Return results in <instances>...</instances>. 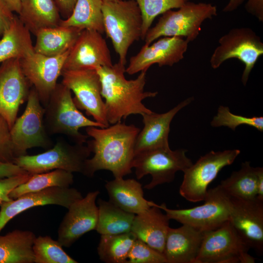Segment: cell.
Here are the masks:
<instances>
[{
    "label": "cell",
    "instance_id": "4316f807",
    "mask_svg": "<svg viewBox=\"0 0 263 263\" xmlns=\"http://www.w3.org/2000/svg\"><path fill=\"white\" fill-rule=\"evenodd\" d=\"M0 40V63L11 59H21L34 53L30 32L20 20L15 18Z\"/></svg>",
    "mask_w": 263,
    "mask_h": 263
},
{
    "label": "cell",
    "instance_id": "4dcf8cb0",
    "mask_svg": "<svg viewBox=\"0 0 263 263\" xmlns=\"http://www.w3.org/2000/svg\"><path fill=\"white\" fill-rule=\"evenodd\" d=\"M262 167H253L250 163H242L240 169L233 171L220 185L231 197L253 199L257 196L258 175Z\"/></svg>",
    "mask_w": 263,
    "mask_h": 263
},
{
    "label": "cell",
    "instance_id": "d6986e66",
    "mask_svg": "<svg viewBox=\"0 0 263 263\" xmlns=\"http://www.w3.org/2000/svg\"><path fill=\"white\" fill-rule=\"evenodd\" d=\"M112 65L110 51L102 34L85 29L81 31L70 49L62 71L96 70L99 67Z\"/></svg>",
    "mask_w": 263,
    "mask_h": 263
},
{
    "label": "cell",
    "instance_id": "2e32d148",
    "mask_svg": "<svg viewBox=\"0 0 263 263\" xmlns=\"http://www.w3.org/2000/svg\"><path fill=\"white\" fill-rule=\"evenodd\" d=\"M82 197L80 192L75 188L54 187L27 193L10 201L3 202L0 205V232L10 220L29 208L56 205L68 209Z\"/></svg>",
    "mask_w": 263,
    "mask_h": 263
},
{
    "label": "cell",
    "instance_id": "8d00e7d4",
    "mask_svg": "<svg viewBox=\"0 0 263 263\" xmlns=\"http://www.w3.org/2000/svg\"><path fill=\"white\" fill-rule=\"evenodd\" d=\"M127 263H167L162 253L136 238L128 254Z\"/></svg>",
    "mask_w": 263,
    "mask_h": 263
},
{
    "label": "cell",
    "instance_id": "7dc6e473",
    "mask_svg": "<svg viewBox=\"0 0 263 263\" xmlns=\"http://www.w3.org/2000/svg\"><path fill=\"white\" fill-rule=\"evenodd\" d=\"M109 0V1H117L120 0Z\"/></svg>",
    "mask_w": 263,
    "mask_h": 263
},
{
    "label": "cell",
    "instance_id": "603a6c76",
    "mask_svg": "<svg viewBox=\"0 0 263 263\" xmlns=\"http://www.w3.org/2000/svg\"><path fill=\"white\" fill-rule=\"evenodd\" d=\"M150 206L148 209L135 215L131 231L137 238L163 254L170 219L157 204L150 202Z\"/></svg>",
    "mask_w": 263,
    "mask_h": 263
},
{
    "label": "cell",
    "instance_id": "ac0fdd59",
    "mask_svg": "<svg viewBox=\"0 0 263 263\" xmlns=\"http://www.w3.org/2000/svg\"><path fill=\"white\" fill-rule=\"evenodd\" d=\"M98 190L91 191L68 208L58 229V242L69 247L86 233L95 230L98 221V208L95 201Z\"/></svg>",
    "mask_w": 263,
    "mask_h": 263
},
{
    "label": "cell",
    "instance_id": "5b68a950",
    "mask_svg": "<svg viewBox=\"0 0 263 263\" xmlns=\"http://www.w3.org/2000/svg\"><path fill=\"white\" fill-rule=\"evenodd\" d=\"M178 9L162 14L155 25L148 31L145 44L163 37H185L188 42L192 41L199 35L203 22L217 15L216 6L210 3L188 1Z\"/></svg>",
    "mask_w": 263,
    "mask_h": 263
},
{
    "label": "cell",
    "instance_id": "484cf974",
    "mask_svg": "<svg viewBox=\"0 0 263 263\" xmlns=\"http://www.w3.org/2000/svg\"><path fill=\"white\" fill-rule=\"evenodd\" d=\"M81 31L59 25L40 29L35 34L34 52L46 56L62 54L71 48Z\"/></svg>",
    "mask_w": 263,
    "mask_h": 263
},
{
    "label": "cell",
    "instance_id": "ba28073f",
    "mask_svg": "<svg viewBox=\"0 0 263 263\" xmlns=\"http://www.w3.org/2000/svg\"><path fill=\"white\" fill-rule=\"evenodd\" d=\"M249 249L228 220L216 229L204 232L194 263H254Z\"/></svg>",
    "mask_w": 263,
    "mask_h": 263
},
{
    "label": "cell",
    "instance_id": "d6a6232c",
    "mask_svg": "<svg viewBox=\"0 0 263 263\" xmlns=\"http://www.w3.org/2000/svg\"><path fill=\"white\" fill-rule=\"evenodd\" d=\"M136 238L132 231L101 235L97 247L100 259L107 263H127L129 253Z\"/></svg>",
    "mask_w": 263,
    "mask_h": 263
},
{
    "label": "cell",
    "instance_id": "bcb514c9",
    "mask_svg": "<svg viewBox=\"0 0 263 263\" xmlns=\"http://www.w3.org/2000/svg\"><path fill=\"white\" fill-rule=\"evenodd\" d=\"M13 12L19 14L21 0H2Z\"/></svg>",
    "mask_w": 263,
    "mask_h": 263
},
{
    "label": "cell",
    "instance_id": "ffe728a7",
    "mask_svg": "<svg viewBox=\"0 0 263 263\" xmlns=\"http://www.w3.org/2000/svg\"><path fill=\"white\" fill-rule=\"evenodd\" d=\"M188 42L180 37H163L151 44H145L130 59L126 72L133 75L147 71L153 64L172 66L184 58Z\"/></svg>",
    "mask_w": 263,
    "mask_h": 263
},
{
    "label": "cell",
    "instance_id": "cb8c5ba5",
    "mask_svg": "<svg viewBox=\"0 0 263 263\" xmlns=\"http://www.w3.org/2000/svg\"><path fill=\"white\" fill-rule=\"evenodd\" d=\"M111 203L122 210L135 215L150 207V201L144 197L141 184L134 179L115 178L105 185Z\"/></svg>",
    "mask_w": 263,
    "mask_h": 263
},
{
    "label": "cell",
    "instance_id": "4fadbf2b",
    "mask_svg": "<svg viewBox=\"0 0 263 263\" xmlns=\"http://www.w3.org/2000/svg\"><path fill=\"white\" fill-rule=\"evenodd\" d=\"M62 83L75 94L74 101L78 109L104 127L110 126L101 95V84L95 69L62 71Z\"/></svg>",
    "mask_w": 263,
    "mask_h": 263
},
{
    "label": "cell",
    "instance_id": "f35d334b",
    "mask_svg": "<svg viewBox=\"0 0 263 263\" xmlns=\"http://www.w3.org/2000/svg\"><path fill=\"white\" fill-rule=\"evenodd\" d=\"M31 176L28 173L0 179V205L3 202L13 199L9 197L10 192L17 186L27 181Z\"/></svg>",
    "mask_w": 263,
    "mask_h": 263
},
{
    "label": "cell",
    "instance_id": "60d3db41",
    "mask_svg": "<svg viewBox=\"0 0 263 263\" xmlns=\"http://www.w3.org/2000/svg\"><path fill=\"white\" fill-rule=\"evenodd\" d=\"M26 173L28 172L15 164L0 162V179Z\"/></svg>",
    "mask_w": 263,
    "mask_h": 263
},
{
    "label": "cell",
    "instance_id": "5bb4252c",
    "mask_svg": "<svg viewBox=\"0 0 263 263\" xmlns=\"http://www.w3.org/2000/svg\"><path fill=\"white\" fill-rule=\"evenodd\" d=\"M20 59H11L0 65V115L11 129L19 106L27 100L30 83L24 75Z\"/></svg>",
    "mask_w": 263,
    "mask_h": 263
},
{
    "label": "cell",
    "instance_id": "d590c367",
    "mask_svg": "<svg viewBox=\"0 0 263 263\" xmlns=\"http://www.w3.org/2000/svg\"><path fill=\"white\" fill-rule=\"evenodd\" d=\"M213 127L226 126L235 131L236 128L242 125L253 127L261 132L263 131V117H246L233 114L228 107L220 106L217 113L210 122Z\"/></svg>",
    "mask_w": 263,
    "mask_h": 263
},
{
    "label": "cell",
    "instance_id": "74e56055",
    "mask_svg": "<svg viewBox=\"0 0 263 263\" xmlns=\"http://www.w3.org/2000/svg\"><path fill=\"white\" fill-rule=\"evenodd\" d=\"M6 120L0 115V162L14 163L17 158Z\"/></svg>",
    "mask_w": 263,
    "mask_h": 263
},
{
    "label": "cell",
    "instance_id": "52a82bcc",
    "mask_svg": "<svg viewBox=\"0 0 263 263\" xmlns=\"http://www.w3.org/2000/svg\"><path fill=\"white\" fill-rule=\"evenodd\" d=\"M91 152L88 145L75 143L72 145L61 139L52 148L44 152L17 157L14 164L31 175L62 169L85 175L86 160Z\"/></svg>",
    "mask_w": 263,
    "mask_h": 263
},
{
    "label": "cell",
    "instance_id": "e0dca14e",
    "mask_svg": "<svg viewBox=\"0 0 263 263\" xmlns=\"http://www.w3.org/2000/svg\"><path fill=\"white\" fill-rule=\"evenodd\" d=\"M229 221L245 244L263 253V201L231 197Z\"/></svg>",
    "mask_w": 263,
    "mask_h": 263
},
{
    "label": "cell",
    "instance_id": "9a60e30c",
    "mask_svg": "<svg viewBox=\"0 0 263 263\" xmlns=\"http://www.w3.org/2000/svg\"><path fill=\"white\" fill-rule=\"evenodd\" d=\"M70 50L55 56L34 52L19 60L24 75L33 85L44 107L57 84Z\"/></svg>",
    "mask_w": 263,
    "mask_h": 263
},
{
    "label": "cell",
    "instance_id": "30bf717a",
    "mask_svg": "<svg viewBox=\"0 0 263 263\" xmlns=\"http://www.w3.org/2000/svg\"><path fill=\"white\" fill-rule=\"evenodd\" d=\"M185 149L171 150L160 148L146 150L135 154L132 167L138 179L150 174L151 181L144 188L151 189L158 185L169 183L174 179L177 171H184L192 164Z\"/></svg>",
    "mask_w": 263,
    "mask_h": 263
},
{
    "label": "cell",
    "instance_id": "83f0119b",
    "mask_svg": "<svg viewBox=\"0 0 263 263\" xmlns=\"http://www.w3.org/2000/svg\"><path fill=\"white\" fill-rule=\"evenodd\" d=\"M33 232L16 229L0 236V263H34Z\"/></svg>",
    "mask_w": 263,
    "mask_h": 263
},
{
    "label": "cell",
    "instance_id": "7c38bea8",
    "mask_svg": "<svg viewBox=\"0 0 263 263\" xmlns=\"http://www.w3.org/2000/svg\"><path fill=\"white\" fill-rule=\"evenodd\" d=\"M26 108L17 117L10 129L14 150L17 157L27 154L33 148H50L52 142L44 124V107L33 87L30 89Z\"/></svg>",
    "mask_w": 263,
    "mask_h": 263
},
{
    "label": "cell",
    "instance_id": "1f68e13d",
    "mask_svg": "<svg viewBox=\"0 0 263 263\" xmlns=\"http://www.w3.org/2000/svg\"><path fill=\"white\" fill-rule=\"evenodd\" d=\"M73 183V173L62 169H54L31 175L27 181L15 188L9 196L15 199L24 194L49 188L70 187Z\"/></svg>",
    "mask_w": 263,
    "mask_h": 263
},
{
    "label": "cell",
    "instance_id": "8992f818",
    "mask_svg": "<svg viewBox=\"0 0 263 263\" xmlns=\"http://www.w3.org/2000/svg\"><path fill=\"white\" fill-rule=\"evenodd\" d=\"M204 201L202 205L188 209H169L164 203L157 205L170 220L204 233L216 229L228 220L232 206L231 197L220 185L207 190Z\"/></svg>",
    "mask_w": 263,
    "mask_h": 263
},
{
    "label": "cell",
    "instance_id": "f1b7e54d",
    "mask_svg": "<svg viewBox=\"0 0 263 263\" xmlns=\"http://www.w3.org/2000/svg\"><path fill=\"white\" fill-rule=\"evenodd\" d=\"M103 0H77L71 15L61 19L59 25L73 27L83 30L104 33L102 11Z\"/></svg>",
    "mask_w": 263,
    "mask_h": 263
},
{
    "label": "cell",
    "instance_id": "e575fe53",
    "mask_svg": "<svg viewBox=\"0 0 263 263\" xmlns=\"http://www.w3.org/2000/svg\"><path fill=\"white\" fill-rule=\"evenodd\" d=\"M142 18L141 38L144 39L154 19L158 16L174 8H179L189 0H135Z\"/></svg>",
    "mask_w": 263,
    "mask_h": 263
},
{
    "label": "cell",
    "instance_id": "ee69618b",
    "mask_svg": "<svg viewBox=\"0 0 263 263\" xmlns=\"http://www.w3.org/2000/svg\"><path fill=\"white\" fill-rule=\"evenodd\" d=\"M256 197L258 199L263 201V168L261 169L258 175Z\"/></svg>",
    "mask_w": 263,
    "mask_h": 263
},
{
    "label": "cell",
    "instance_id": "ab89813d",
    "mask_svg": "<svg viewBox=\"0 0 263 263\" xmlns=\"http://www.w3.org/2000/svg\"><path fill=\"white\" fill-rule=\"evenodd\" d=\"M15 16L7 5L0 0V35H2L8 28Z\"/></svg>",
    "mask_w": 263,
    "mask_h": 263
},
{
    "label": "cell",
    "instance_id": "f546056e",
    "mask_svg": "<svg viewBox=\"0 0 263 263\" xmlns=\"http://www.w3.org/2000/svg\"><path fill=\"white\" fill-rule=\"evenodd\" d=\"M95 230L100 235H114L131 231L135 214L126 212L110 201L99 199Z\"/></svg>",
    "mask_w": 263,
    "mask_h": 263
},
{
    "label": "cell",
    "instance_id": "7bdbcfd3",
    "mask_svg": "<svg viewBox=\"0 0 263 263\" xmlns=\"http://www.w3.org/2000/svg\"><path fill=\"white\" fill-rule=\"evenodd\" d=\"M59 13L68 18L72 13L77 0H54Z\"/></svg>",
    "mask_w": 263,
    "mask_h": 263
},
{
    "label": "cell",
    "instance_id": "f6af8a7d",
    "mask_svg": "<svg viewBox=\"0 0 263 263\" xmlns=\"http://www.w3.org/2000/svg\"><path fill=\"white\" fill-rule=\"evenodd\" d=\"M245 0H229L224 7L223 11L225 12H232L236 10Z\"/></svg>",
    "mask_w": 263,
    "mask_h": 263
},
{
    "label": "cell",
    "instance_id": "7402d4cb",
    "mask_svg": "<svg viewBox=\"0 0 263 263\" xmlns=\"http://www.w3.org/2000/svg\"><path fill=\"white\" fill-rule=\"evenodd\" d=\"M204 233L187 225L169 227L163 255L167 263H194L202 244Z\"/></svg>",
    "mask_w": 263,
    "mask_h": 263
},
{
    "label": "cell",
    "instance_id": "44dd1931",
    "mask_svg": "<svg viewBox=\"0 0 263 263\" xmlns=\"http://www.w3.org/2000/svg\"><path fill=\"white\" fill-rule=\"evenodd\" d=\"M193 100V97H188L165 113L152 111L142 115L144 127L136 139L135 154L146 150L169 147L168 138L170 123L176 114Z\"/></svg>",
    "mask_w": 263,
    "mask_h": 263
},
{
    "label": "cell",
    "instance_id": "277c9868",
    "mask_svg": "<svg viewBox=\"0 0 263 263\" xmlns=\"http://www.w3.org/2000/svg\"><path fill=\"white\" fill-rule=\"evenodd\" d=\"M104 32L112 41L119 62L125 65L130 47L141 38L142 18L135 0H103Z\"/></svg>",
    "mask_w": 263,
    "mask_h": 263
},
{
    "label": "cell",
    "instance_id": "6da1fadb",
    "mask_svg": "<svg viewBox=\"0 0 263 263\" xmlns=\"http://www.w3.org/2000/svg\"><path fill=\"white\" fill-rule=\"evenodd\" d=\"M140 131L134 125L121 121L105 128L86 127L87 135L92 138L88 146L94 155L86 160L85 175L92 177L102 169L111 171L114 178L131 173L136 139Z\"/></svg>",
    "mask_w": 263,
    "mask_h": 263
},
{
    "label": "cell",
    "instance_id": "b9f144b4",
    "mask_svg": "<svg viewBox=\"0 0 263 263\" xmlns=\"http://www.w3.org/2000/svg\"><path fill=\"white\" fill-rule=\"evenodd\" d=\"M244 7L248 13L263 21V0H247Z\"/></svg>",
    "mask_w": 263,
    "mask_h": 263
},
{
    "label": "cell",
    "instance_id": "9c48e42d",
    "mask_svg": "<svg viewBox=\"0 0 263 263\" xmlns=\"http://www.w3.org/2000/svg\"><path fill=\"white\" fill-rule=\"evenodd\" d=\"M218 43L210 58L211 67L216 69L229 59H238L244 65L241 80L246 85L252 70L263 54L261 38L251 28H234L221 37Z\"/></svg>",
    "mask_w": 263,
    "mask_h": 263
},
{
    "label": "cell",
    "instance_id": "836d02e7",
    "mask_svg": "<svg viewBox=\"0 0 263 263\" xmlns=\"http://www.w3.org/2000/svg\"><path fill=\"white\" fill-rule=\"evenodd\" d=\"M33 250L34 263H77L58 242L48 236L36 237Z\"/></svg>",
    "mask_w": 263,
    "mask_h": 263
},
{
    "label": "cell",
    "instance_id": "3957f363",
    "mask_svg": "<svg viewBox=\"0 0 263 263\" xmlns=\"http://www.w3.org/2000/svg\"><path fill=\"white\" fill-rule=\"evenodd\" d=\"M44 124L49 135L64 134L75 144H84L88 135L79 129L88 127L105 128L86 117L76 106L71 91L63 85L57 84L44 107Z\"/></svg>",
    "mask_w": 263,
    "mask_h": 263
},
{
    "label": "cell",
    "instance_id": "7a4b0ae2",
    "mask_svg": "<svg viewBox=\"0 0 263 263\" xmlns=\"http://www.w3.org/2000/svg\"><path fill=\"white\" fill-rule=\"evenodd\" d=\"M101 84V95L105 99L107 120L114 124L131 114L150 113L142 101L154 97L157 92L144 91L147 71L140 72L134 79L125 78V65L120 62L110 66L99 67L96 69Z\"/></svg>",
    "mask_w": 263,
    "mask_h": 263
},
{
    "label": "cell",
    "instance_id": "8fae6325",
    "mask_svg": "<svg viewBox=\"0 0 263 263\" xmlns=\"http://www.w3.org/2000/svg\"><path fill=\"white\" fill-rule=\"evenodd\" d=\"M240 153L238 149L211 150L200 157L183 171L179 188L180 195L190 202L204 201L208 185L223 168L234 162Z\"/></svg>",
    "mask_w": 263,
    "mask_h": 263
},
{
    "label": "cell",
    "instance_id": "d4e9b609",
    "mask_svg": "<svg viewBox=\"0 0 263 263\" xmlns=\"http://www.w3.org/2000/svg\"><path fill=\"white\" fill-rule=\"evenodd\" d=\"M19 18L35 35L42 28L57 26L61 20L54 0H21Z\"/></svg>",
    "mask_w": 263,
    "mask_h": 263
}]
</instances>
